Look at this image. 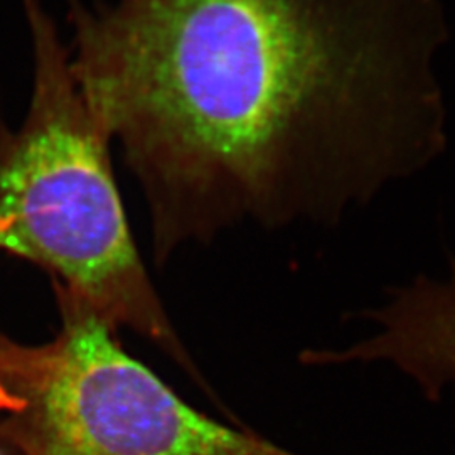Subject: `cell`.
<instances>
[{
	"instance_id": "cell-6",
	"label": "cell",
	"mask_w": 455,
	"mask_h": 455,
	"mask_svg": "<svg viewBox=\"0 0 455 455\" xmlns=\"http://www.w3.org/2000/svg\"><path fill=\"white\" fill-rule=\"evenodd\" d=\"M0 455H20L0 434Z\"/></svg>"
},
{
	"instance_id": "cell-3",
	"label": "cell",
	"mask_w": 455,
	"mask_h": 455,
	"mask_svg": "<svg viewBox=\"0 0 455 455\" xmlns=\"http://www.w3.org/2000/svg\"><path fill=\"white\" fill-rule=\"evenodd\" d=\"M58 292L63 327L36 347L24 405L0 427L20 455H297L189 407Z\"/></svg>"
},
{
	"instance_id": "cell-5",
	"label": "cell",
	"mask_w": 455,
	"mask_h": 455,
	"mask_svg": "<svg viewBox=\"0 0 455 455\" xmlns=\"http://www.w3.org/2000/svg\"><path fill=\"white\" fill-rule=\"evenodd\" d=\"M34 361L36 347L19 346L0 334V387L19 396L33 371Z\"/></svg>"
},
{
	"instance_id": "cell-2",
	"label": "cell",
	"mask_w": 455,
	"mask_h": 455,
	"mask_svg": "<svg viewBox=\"0 0 455 455\" xmlns=\"http://www.w3.org/2000/svg\"><path fill=\"white\" fill-rule=\"evenodd\" d=\"M20 2L34 86L22 125H0V250L46 268L56 291L110 329L154 342L203 385L147 275L115 180L112 140L83 97L69 51L41 0Z\"/></svg>"
},
{
	"instance_id": "cell-4",
	"label": "cell",
	"mask_w": 455,
	"mask_h": 455,
	"mask_svg": "<svg viewBox=\"0 0 455 455\" xmlns=\"http://www.w3.org/2000/svg\"><path fill=\"white\" fill-rule=\"evenodd\" d=\"M378 325L371 338L338 353L344 363L383 361L410 376L425 398L437 402L455 383V260L445 278L419 276L390 292L381 309L366 314Z\"/></svg>"
},
{
	"instance_id": "cell-1",
	"label": "cell",
	"mask_w": 455,
	"mask_h": 455,
	"mask_svg": "<svg viewBox=\"0 0 455 455\" xmlns=\"http://www.w3.org/2000/svg\"><path fill=\"white\" fill-rule=\"evenodd\" d=\"M71 69L157 261L242 221H332L442 140L432 0H66Z\"/></svg>"
}]
</instances>
